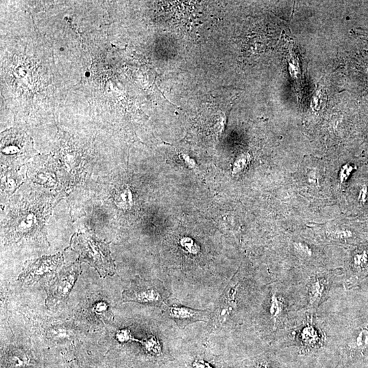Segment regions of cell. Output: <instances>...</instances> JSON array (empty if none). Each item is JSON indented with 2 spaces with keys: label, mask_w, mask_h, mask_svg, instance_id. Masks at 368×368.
<instances>
[{
  "label": "cell",
  "mask_w": 368,
  "mask_h": 368,
  "mask_svg": "<svg viewBox=\"0 0 368 368\" xmlns=\"http://www.w3.org/2000/svg\"><path fill=\"white\" fill-rule=\"evenodd\" d=\"M80 272V263L76 261L64 267L56 275L46 288L45 303L48 308L55 309L65 304Z\"/></svg>",
  "instance_id": "cell-2"
},
{
  "label": "cell",
  "mask_w": 368,
  "mask_h": 368,
  "mask_svg": "<svg viewBox=\"0 0 368 368\" xmlns=\"http://www.w3.org/2000/svg\"><path fill=\"white\" fill-rule=\"evenodd\" d=\"M168 317L176 322L180 327H185L194 322L206 321L209 313L206 311L194 309L181 305H172L164 307Z\"/></svg>",
  "instance_id": "cell-6"
},
{
  "label": "cell",
  "mask_w": 368,
  "mask_h": 368,
  "mask_svg": "<svg viewBox=\"0 0 368 368\" xmlns=\"http://www.w3.org/2000/svg\"><path fill=\"white\" fill-rule=\"evenodd\" d=\"M367 261V256L365 252L356 255L354 258V263L357 266H363Z\"/></svg>",
  "instance_id": "cell-17"
},
{
  "label": "cell",
  "mask_w": 368,
  "mask_h": 368,
  "mask_svg": "<svg viewBox=\"0 0 368 368\" xmlns=\"http://www.w3.org/2000/svg\"><path fill=\"white\" fill-rule=\"evenodd\" d=\"M256 368H269L268 364L267 363H265V362H262V363H259L258 365H257Z\"/></svg>",
  "instance_id": "cell-19"
},
{
  "label": "cell",
  "mask_w": 368,
  "mask_h": 368,
  "mask_svg": "<svg viewBox=\"0 0 368 368\" xmlns=\"http://www.w3.org/2000/svg\"><path fill=\"white\" fill-rule=\"evenodd\" d=\"M193 368H213L212 366L210 365V364L207 363V362L202 361V360H200V361H195L194 364H193Z\"/></svg>",
  "instance_id": "cell-18"
},
{
  "label": "cell",
  "mask_w": 368,
  "mask_h": 368,
  "mask_svg": "<svg viewBox=\"0 0 368 368\" xmlns=\"http://www.w3.org/2000/svg\"><path fill=\"white\" fill-rule=\"evenodd\" d=\"M281 312V303L279 302L276 295H273L271 299L270 313L271 317L273 318H277L280 315Z\"/></svg>",
  "instance_id": "cell-13"
},
{
  "label": "cell",
  "mask_w": 368,
  "mask_h": 368,
  "mask_svg": "<svg viewBox=\"0 0 368 368\" xmlns=\"http://www.w3.org/2000/svg\"><path fill=\"white\" fill-rule=\"evenodd\" d=\"M294 245L296 250L301 254L307 257L312 256L313 252H312L311 249L306 244L302 243H295Z\"/></svg>",
  "instance_id": "cell-16"
},
{
  "label": "cell",
  "mask_w": 368,
  "mask_h": 368,
  "mask_svg": "<svg viewBox=\"0 0 368 368\" xmlns=\"http://www.w3.org/2000/svg\"><path fill=\"white\" fill-rule=\"evenodd\" d=\"M325 291V284L321 280L315 281L311 285L309 289V301L311 304L318 302L323 296Z\"/></svg>",
  "instance_id": "cell-11"
},
{
  "label": "cell",
  "mask_w": 368,
  "mask_h": 368,
  "mask_svg": "<svg viewBox=\"0 0 368 368\" xmlns=\"http://www.w3.org/2000/svg\"><path fill=\"white\" fill-rule=\"evenodd\" d=\"M69 249L77 253L78 261L94 267L101 277L112 276L116 272L109 243L100 240L90 231L75 233L70 240Z\"/></svg>",
  "instance_id": "cell-1"
},
{
  "label": "cell",
  "mask_w": 368,
  "mask_h": 368,
  "mask_svg": "<svg viewBox=\"0 0 368 368\" xmlns=\"http://www.w3.org/2000/svg\"><path fill=\"white\" fill-rule=\"evenodd\" d=\"M123 301L144 305L165 306L166 291L162 284L156 281H134L122 293Z\"/></svg>",
  "instance_id": "cell-3"
},
{
  "label": "cell",
  "mask_w": 368,
  "mask_h": 368,
  "mask_svg": "<svg viewBox=\"0 0 368 368\" xmlns=\"http://www.w3.org/2000/svg\"><path fill=\"white\" fill-rule=\"evenodd\" d=\"M138 343L144 347L145 351L152 355H160L162 353V347L158 339L154 335H150L147 338L139 341Z\"/></svg>",
  "instance_id": "cell-8"
},
{
  "label": "cell",
  "mask_w": 368,
  "mask_h": 368,
  "mask_svg": "<svg viewBox=\"0 0 368 368\" xmlns=\"http://www.w3.org/2000/svg\"><path fill=\"white\" fill-rule=\"evenodd\" d=\"M32 148L31 140L25 134L10 130L2 138V160L9 164L22 162Z\"/></svg>",
  "instance_id": "cell-5"
},
{
  "label": "cell",
  "mask_w": 368,
  "mask_h": 368,
  "mask_svg": "<svg viewBox=\"0 0 368 368\" xmlns=\"http://www.w3.org/2000/svg\"><path fill=\"white\" fill-rule=\"evenodd\" d=\"M72 368H79V367H78L77 364L74 363V364H73V365H72Z\"/></svg>",
  "instance_id": "cell-20"
},
{
  "label": "cell",
  "mask_w": 368,
  "mask_h": 368,
  "mask_svg": "<svg viewBox=\"0 0 368 368\" xmlns=\"http://www.w3.org/2000/svg\"><path fill=\"white\" fill-rule=\"evenodd\" d=\"M8 361L14 367H21L27 365L29 359L20 350H12L8 353Z\"/></svg>",
  "instance_id": "cell-10"
},
{
  "label": "cell",
  "mask_w": 368,
  "mask_h": 368,
  "mask_svg": "<svg viewBox=\"0 0 368 368\" xmlns=\"http://www.w3.org/2000/svg\"><path fill=\"white\" fill-rule=\"evenodd\" d=\"M181 245L185 250L192 254H196L200 249L192 239L188 238V237L182 239Z\"/></svg>",
  "instance_id": "cell-14"
},
{
  "label": "cell",
  "mask_w": 368,
  "mask_h": 368,
  "mask_svg": "<svg viewBox=\"0 0 368 368\" xmlns=\"http://www.w3.org/2000/svg\"><path fill=\"white\" fill-rule=\"evenodd\" d=\"M90 313L94 317L98 319H107L111 314L109 310V305L105 301H97L90 307Z\"/></svg>",
  "instance_id": "cell-9"
},
{
  "label": "cell",
  "mask_w": 368,
  "mask_h": 368,
  "mask_svg": "<svg viewBox=\"0 0 368 368\" xmlns=\"http://www.w3.org/2000/svg\"><path fill=\"white\" fill-rule=\"evenodd\" d=\"M75 335V328L70 323L51 326L46 331V336L53 341H68Z\"/></svg>",
  "instance_id": "cell-7"
},
{
  "label": "cell",
  "mask_w": 368,
  "mask_h": 368,
  "mask_svg": "<svg viewBox=\"0 0 368 368\" xmlns=\"http://www.w3.org/2000/svg\"><path fill=\"white\" fill-rule=\"evenodd\" d=\"M63 262L64 257L61 254L27 261L18 280L24 285H30L53 278Z\"/></svg>",
  "instance_id": "cell-4"
},
{
  "label": "cell",
  "mask_w": 368,
  "mask_h": 368,
  "mask_svg": "<svg viewBox=\"0 0 368 368\" xmlns=\"http://www.w3.org/2000/svg\"><path fill=\"white\" fill-rule=\"evenodd\" d=\"M356 345L359 349H365L368 347V330L363 329L360 331L356 339Z\"/></svg>",
  "instance_id": "cell-15"
},
{
  "label": "cell",
  "mask_w": 368,
  "mask_h": 368,
  "mask_svg": "<svg viewBox=\"0 0 368 368\" xmlns=\"http://www.w3.org/2000/svg\"><path fill=\"white\" fill-rule=\"evenodd\" d=\"M116 339L121 343H126L132 341L138 342V339L134 337L131 331L128 329H122L118 331L116 333Z\"/></svg>",
  "instance_id": "cell-12"
}]
</instances>
